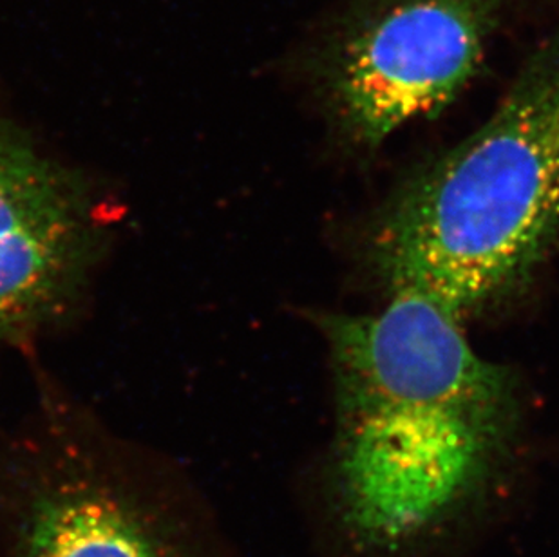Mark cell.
I'll return each mask as SVG.
<instances>
[{
    "label": "cell",
    "mask_w": 559,
    "mask_h": 557,
    "mask_svg": "<svg viewBox=\"0 0 559 557\" xmlns=\"http://www.w3.org/2000/svg\"><path fill=\"white\" fill-rule=\"evenodd\" d=\"M319 327L332 360L348 520L374 542L409 540L497 467L516 432V379L423 295L393 294L379 313H332Z\"/></svg>",
    "instance_id": "cell-1"
},
{
    "label": "cell",
    "mask_w": 559,
    "mask_h": 557,
    "mask_svg": "<svg viewBox=\"0 0 559 557\" xmlns=\"http://www.w3.org/2000/svg\"><path fill=\"white\" fill-rule=\"evenodd\" d=\"M558 234L559 32L484 126L393 198L373 261L391 295H423L460 321L525 283Z\"/></svg>",
    "instance_id": "cell-2"
},
{
    "label": "cell",
    "mask_w": 559,
    "mask_h": 557,
    "mask_svg": "<svg viewBox=\"0 0 559 557\" xmlns=\"http://www.w3.org/2000/svg\"><path fill=\"white\" fill-rule=\"evenodd\" d=\"M512 0H365L338 27L324 82L344 131L377 147L469 84Z\"/></svg>",
    "instance_id": "cell-3"
},
{
    "label": "cell",
    "mask_w": 559,
    "mask_h": 557,
    "mask_svg": "<svg viewBox=\"0 0 559 557\" xmlns=\"http://www.w3.org/2000/svg\"><path fill=\"white\" fill-rule=\"evenodd\" d=\"M90 185L0 115V352L73 308L106 241Z\"/></svg>",
    "instance_id": "cell-4"
},
{
    "label": "cell",
    "mask_w": 559,
    "mask_h": 557,
    "mask_svg": "<svg viewBox=\"0 0 559 557\" xmlns=\"http://www.w3.org/2000/svg\"><path fill=\"white\" fill-rule=\"evenodd\" d=\"M55 437L33 462L19 557H187L156 512L82 438Z\"/></svg>",
    "instance_id": "cell-5"
}]
</instances>
